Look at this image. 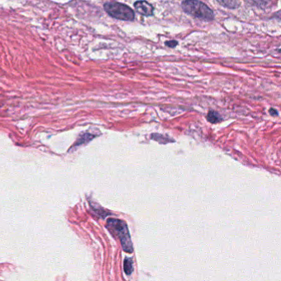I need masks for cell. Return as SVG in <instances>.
Listing matches in <instances>:
<instances>
[{"label":"cell","mask_w":281,"mask_h":281,"mask_svg":"<svg viewBox=\"0 0 281 281\" xmlns=\"http://www.w3.org/2000/svg\"><path fill=\"white\" fill-rule=\"evenodd\" d=\"M104 9L111 17L119 20L133 21L135 12L127 5L116 2H106L104 4Z\"/></svg>","instance_id":"3957f363"},{"label":"cell","mask_w":281,"mask_h":281,"mask_svg":"<svg viewBox=\"0 0 281 281\" xmlns=\"http://www.w3.org/2000/svg\"><path fill=\"white\" fill-rule=\"evenodd\" d=\"M167 47H171V48H173V47H176V46H178V42L176 41H170V42H167L165 43Z\"/></svg>","instance_id":"52a82bcc"},{"label":"cell","mask_w":281,"mask_h":281,"mask_svg":"<svg viewBox=\"0 0 281 281\" xmlns=\"http://www.w3.org/2000/svg\"><path fill=\"white\" fill-rule=\"evenodd\" d=\"M270 113L272 116H278V112H277V110H275V109L272 108L270 110Z\"/></svg>","instance_id":"ba28073f"},{"label":"cell","mask_w":281,"mask_h":281,"mask_svg":"<svg viewBox=\"0 0 281 281\" xmlns=\"http://www.w3.org/2000/svg\"><path fill=\"white\" fill-rule=\"evenodd\" d=\"M134 6L136 7V12L140 14L143 15V16H152L153 14L154 8L153 6L144 0L137 1L135 2Z\"/></svg>","instance_id":"277c9868"},{"label":"cell","mask_w":281,"mask_h":281,"mask_svg":"<svg viewBox=\"0 0 281 281\" xmlns=\"http://www.w3.org/2000/svg\"><path fill=\"white\" fill-rule=\"evenodd\" d=\"M106 227L112 234L116 235V237L120 239L125 252L128 253L133 252V245L126 223L116 219H109L106 223Z\"/></svg>","instance_id":"6da1fadb"},{"label":"cell","mask_w":281,"mask_h":281,"mask_svg":"<svg viewBox=\"0 0 281 281\" xmlns=\"http://www.w3.org/2000/svg\"><path fill=\"white\" fill-rule=\"evenodd\" d=\"M182 7L187 13L200 19L212 21L215 18L212 10L199 0H185L182 3Z\"/></svg>","instance_id":"7a4b0ae2"},{"label":"cell","mask_w":281,"mask_h":281,"mask_svg":"<svg viewBox=\"0 0 281 281\" xmlns=\"http://www.w3.org/2000/svg\"><path fill=\"white\" fill-rule=\"evenodd\" d=\"M124 271L127 276H131L134 271L133 260L131 258H126L124 262Z\"/></svg>","instance_id":"5b68a950"},{"label":"cell","mask_w":281,"mask_h":281,"mask_svg":"<svg viewBox=\"0 0 281 281\" xmlns=\"http://www.w3.org/2000/svg\"><path fill=\"white\" fill-rule=\"evenodd\" d=\"M207 120L210 121V123H218L220 121H222V118L220 117V115L215 112V111H210L207 115Z\"/></svg>","instance_id":"8992f818"}]
</instances>
